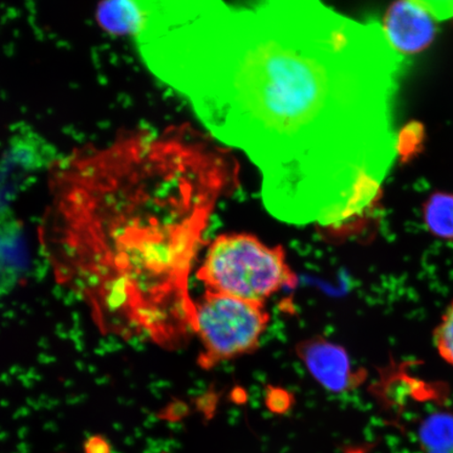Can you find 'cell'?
<instances>
[{"label":"cell","mask_w":453,"mask_h":453,"mask_svg":"<svg viewBox=\"0 0 453 453\" xmlns=\"http://www.w3.org/2000/svg\"><path fill=\"white\" fill-rule=\"evenodd\" d=\"M145 66L262 175L274 218L326 234L377 206L396 160L401 57L325 0H134Z\"/></svg>","instance_id":"1"},{"label":"cell","mask_w":453,"mask_h":453,"mask_svg":"<svg viewBox=\"0 0 453 453\" xmlns=\"http://www.w3.org/2000/svg\"><path fill=\"white\" fill-rule=\"evenodd\" d=\"M237 185L235 158L189 127L143 130L70 163L41 228L57 281L105 335L183 348L197 326L192 265Z\"/></svg>","instance_id":"2"},{"label":"cell","mask_w":453,"mask_h":453,"mask_svg":"<svg viewBox=\"0 0 453 453\" xmlns=\"http://www.w3.org/2000/svg\"><path fill=\"white\" fill-rule=\"evenodd\" d=\"M196 277L207 291L263 304L298 282L281 246L269 247L246 234L218 236L209 246Z\"/></svg>","instance_id":"3"},{"label":"cell","mask_w":453,"mask_h":453,"mask_svg":"<svg viewBox=\"0 0 453 453\" xmlns=\"http://www.w3.org/2000/svg\"><path fill=\"white\" fill-rule=\"evenodd\" d=\"M196 313L203 370L254 353L270 322L265 304L207 290L196 303Z\"/></svg>","instance_id":"4"},{"label":"cell","mask_w":453,"mask_h":453,"mask_svg":"<svg viewBox=\"0 0 453 453\" xmlns=\"http://www.w3.org/2000/svg\"><path fill=\"white\" fill-rule=\"evenodd\" d=\"M296 354L311 376L327 392L348 393L366 380V371L353 367L347 350L325 337L304 340L297 345Z\"/></svg>","instance_id":"5"},{"label":"cell","mask_w":453,"mask_h":453,"mask_svg":"<svg viewBox=\"0 0 453 453\" xmlns=\"http://www.w3.org/2000/svg\"><path fill=\"white\" fill-rule=\"evenodd\" d=\"M383 32L396 53L423 52L437 35V20L416 0H395L384 17Z\"/></svg>","instance_id":"6"},{"label":"cell","mask_w":453,"mask_h":453,"mask_svg":"<svg viewBox=\"0 0 453 453\" xmlns=\"http://www.w3.org/2000/svg\"><path fill=\"white\" fill-rule=\"evenodd\" d=\"M422 217L430 235L453 245V192H433L423 203Z\"/></svg>","instance_id":"7"},{"label":"cell","mask_w":453,"mask_h":453,"mask_svg":"<svg viewBox=\"0 0 453 453\" xmlns=\"http://www.w3.org/2000/svg\"><path fill=\"white\" fill-rule=\"evenodd\" d=\"M418 440L424 453H453V412L429 413L418 424Z\"/></svg>","instance_id":"8"},{"label":"cell","mask_w":453,"mask_h":453,"mask_svg":"<svg viewBox=\"0 0 453 453\" xmlns=\"http://www.w3.org/2000/svg\"><path fill=\"white\" fill-rule=\"evenodd\" d=\"M97 19L113 35L134 37L140 26V15L132 0H102Z\"/></svg>","instance_id":"9"},{"label":"cell","mask_w":453,"mask_h":453,"mask_svg":"<svg viewBox=\"0 0 453 453\" xmlns=\"http://www.w3.org/2000/svg\"><path fill=\"white\" fill-rule=\"evenodd\" d=\"M424 127L421 123L411 122L396 133V158L403 163L410 162L422 150L424 144Z\"/></svg>","instance_id":"10"},{"label":"cell","mask_w":453,"mask_h":453,"mask_svg":"<svg viewBox=\"0 0 453 453\" xmlns=\"http://www.w3.org/2000/svg\"><path fill=\"white\" fill-rule=\"evenodd\" d=\"M433 338L441 358L453 366V300L435 326Z\"/></svg>","instance_id":"11"},{"label":"cell","mask_w":453,"mask_h":453,"mask_svg":"<svg viewBox=\"0 0 453 453\" xmlns=\"http://www.w3.org/2000/svg\"><path fill=\"white\" fill-rule=\"evenodd\" d=\"M265 406L275 415H286L294 404V396L281 388L268 387L265 392Z\"/></svg>","instance_id":"12"},{"label":"cell","mask_w":453,"mask_h":453,"mask_svg":"<svg viewBox=\"0 0 453 453\" xmlns=\"http://www.w3.org/2000/svg\"><path fill=\"white\" fill-rule=\"evenodd\" d=\"M437 21L450 19L453 17V0H416Z\"/></svg>","instance_id":"13"},{"label":"cell","mask_w":453,"mask_h":453,"mask_svg":"<svg viewBox=\"0 0 453 453\" xmlns=\"http://www.w3.org/2000/svg\"><path fill=\"white\" fill-rule=\"evenodd\" d=\"M84 453H111V445L109 439L102 434L90 435L84 441Z\"/></svg>","instance_id":"14"},{"label":"cell","mask_w":453,"mask_h":453,"mask_svg":"<svg viewBox=\"0 0 453 453\" xmlns=\"http://www.w3.org/2000/svg\"><path fill=\"white\" fill-rule=\"evenodd\" d=\"M162 453H168V452H162Z\"/></svg>","instance_id":"15"}]
</instances>
